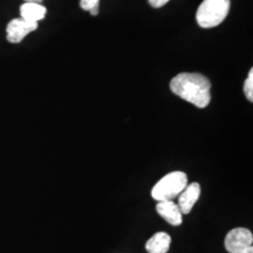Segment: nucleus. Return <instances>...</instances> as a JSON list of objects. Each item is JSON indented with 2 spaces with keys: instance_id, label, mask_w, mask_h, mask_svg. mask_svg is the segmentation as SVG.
Segmentation results:
<instances>
[{
  "instance_id": "nucleus-3",
  "label": "nucleus",
  "mask_w": 253,
  "mask_h": 253,
  "mask_svg": "<svg viewBox=\"0 0 253 253\" xmlns=\"http://www.w3.org/2000/svg\"><path fill=\"white\" fill-rule=\"evenodd\" d=\"M188 185V176L183 171H173L166 175L154 185L151 196L157 202L173 201Z\"/></svg>"
},
{
  "instance_id": "nucleus-14",
  "label": "nucleus",
  "mask_w": 253,
  "mask_h": 253,
  "mask_svg": "<svg viewBox=\"0 0 253 253\" xmlns=\"http://www.w3.org/2000/svg\"><path fill=\"white\" fill-rule=\"evenodd\" d=\"M240 253H253V248H252V246H251V248L246 249V250H244V251H243V252H240Z\"/></svg>"
},
{
  "instance_id": "nucleus-7",
  "label": "nucleus",
  "mask_w": 253,
  "mask_h": 253,
  "mask_svg": "<svg viewBox=\"0 0 253 253\" xmlns=\"http://www.w3.org/2000/svg\"><path fill=\"white\" fill-rule=\"evenodd\" d=\"M157 213L163 219H166L170 225L178 226L183 221V213L179 210L178 205L173 203V201H162L158 202L156 207Z\"/></svg>"
},
{
  "instance_id": "nucleus-12",
  "label": "nucleus",
  "mask_w": 253,
  "mask_h": 253,
  "mask_svg": "<svg viewBox=\"0 0 253 253\" xmlns=\"http://www.w3.org/2000/svg\"><path fill=\"white\" fill-rule=\"evenodd\" d=\"M170 0H148L149 5L154 8H161L163 7L164 5H167Z\"/></svg>"
},
{
  "instance_id": "nucleus-5",
  "label": "nucleus",
  "mask_w": 253,
  "mask_h": 253,
  "mask_svg": "<svg viewBox=\"0 0 253 253\" xmlns=\"http://www.w3.org/2000/svg\"><path fill=\"white\" fill-rule=\"evenodd\" d=\"M38 28V23H30L24 19H13L6 27L7 33V41L11 43H19L24 40V38L31 32L36 31Z\"/></svg>"
},
{
  "instance_id": "nucleus-2",
  "label": "nucleus",
  "mask_w": 253,
  "mask_h": 253,
  "mask_svg": "<svg viewBox=\"0 0 253 253\" xmlns=\"http://www.w3.org/2000/svg\"><path fill=\"white\" fill-rule=\"evenodd\" d=\"M230 0H204L197 9L196 20L202 28H212L225 20L230 12Z\"/></svg>"
},
{
  "instance_id": "nucleus-11",
  "label": "nucleus",
  "mask_w": 253,
  "mask_h": 253,
  "mask_svg": "<svg viewBox=\"0 0 253 253\" xmlns=\"http://www.w3.org/2000/svg\"><path fill=\"white\" fill-rule=\"evenodd\" d=\"M244 93H245L246 99H248L250 102H252L253 101V69L252 68L250 69L249 77L245 80Z\"/></svg>"
},
{
  "instance_id": "nucleus-4",
  "label": "nucleus",
  "mask_w": 253,
  "mask_h": 253,
  "mask_svg": "<svg viewBox=\"0 0 253 253\" xmlns=\"http://www.w3.org/2000/svg\"><path fill=\"white\" fill-rule=\"evenodd\" d=\"M252 243L253 236L251 231L245 227H236L227 233L224 245L229 253H240L251 248Z\"/></svg>"
},
{
  "instance_id": "nucleus-9",
  "label": "nucleus",
  "mask_w": 253,
  "mask_h": 253,
  "mask_svg": "<svg viewBox=\"0 0 253 253\" xmlns=\"http://www.w3.org/2000/svg\"><path fill=\"white\" fill-rule=\"evenodd\" d=\"M171 244V237L166 232H157L148 240L145 250L148 253H167Z\"/></svg>"
},
{
  "instance_id": "nucleus-8",
  "label": "nucleus",
  "mask_w": 253,
  "mask_h": 253,
  "mask_svg": "<svg viewBox=\"0 0 253 253\" xmlns=\"http://www.w3.org/2000/svg\"><path fill=\"white\" fill-rule=\"evenodd\" d=\"M47 13L45 6L37 2H25L20 6V15L21 19L30 21V23H38L42 20Z\"/></svg>"
},
{
  "instance_id": "nucleus-6",
  "label": "nucleus",
  "mask_w": 253,
  "mask_h": 253,
  "mask_svg": "<svg viewBox=\"0 0 253 253\" xmlns=\"http://www.w3.org/2000/svg\"><path fill=\"white\" fill-rule=\"evenodd\" d=\"M201 196V185L198 183H191L184 188L178 196V208L183 214H188L192 210L196 202Z\"/></svg>"
},
{
  "instance_id": "nucleus-10",
  "label": "nucleus",
  "mask_w": 253,
  "mask_h": 253,
  "mask_svg": "<svg viewBox=\"0 0 253 253\" xmlns=\"http://www.w3.org/2000/svg\"><path fill=\"white\" fill-rule=\"evenodd\" d=\"M80 6L84 11H88L91 15L99 14L100 0H80Z\"/></svg>"
},
{
  "instance_id": "nucleus-13",
  "label": "nucleus",
  "mask_w": 253,
  "mask_h": 253,
  "mask_svg": "<svg viewBox=\"0 0 253 253\" xmlns=\"http://www.w3.org/2000/svg\"><path fill=\"white\" fill-rule=\"evenodd\" d=\"M42 0H25V2H37V4H41Z\"/></svg>"
},
{
  "instance_id": "nucleus-1",
  "label": "nucleus",
  "mask_w": 253,
  "mask_h": 253,
  "mask_svg": "<svg viewBox=\"0 0 253 253\" xmlns=\"http://www.w3.org/2000/svg\"><path fill=\"white\" fill-rule=\"evenodd\" d=\"M170 89L197 108H205L211 101V82L199 73H179L170 81Z\"/></svg>"
}]
</instances>
